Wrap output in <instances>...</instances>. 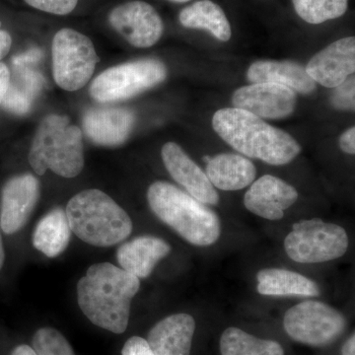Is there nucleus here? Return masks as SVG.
<instances>
[{"instance_id": "obj_1", "label": "nucleus", "mask_w": 355, "mask_h": 355, "mask_svg": "<svg viewBox=\"0 0 355 355\" xmlns=\"http://www.w3.org/2000/svg\"><path fill=\"white\" fill-rule=\"evenodd\" d=\"M139 277L111 263L89 266L77 284V302L91 323L114 334L125 333Z\"/></svg>"}, {"instance_id": "obj_2", "label": "nucleus", "mask_w": 355, "mask_h": 355, "mask_svg": "<svg viewBox=\"0 0 355 355\" xmlns=\"http://www.w3.org/2000/svg\"><path fill=\"white\" fill-rule=\"evenodd\" d=\"M212 128L226 144L243 155L268 164H288L301 153V146L288 132L268 125L244 110H218L212 118Z\"/></svg>"}, {"instance_id": "obj_3", "label": "nucleus", "mask_w": 355, "mask_h": 355, "mask_svg": "<svg viewBox=\"0 0 355 355\" xmlns=\"http://www.w3.org/2000/svg\"><path fill=\"white\" fill-rule=\"evenodd\" d=\"M153 214L187 242L209 247L221 234L219 217L205 203L167 182H155L147 191Z\"/></svg>"}, {"instance_id": "obj_4", "label": "nucleus", "mask_w": 355, "mask_h": 355, "mask_svg": "<svg viewBox=\"0 0 355 355\" xmlns=\"http://www.w3.org/2000/svg\"><path fill=\"white\" fill-rule=\"evenodd\" d=\"M65 214L71 232L92 246H114L132 232L128 212L97 189L80 191L70 198Z\"/></svg>"}, {"instance_id": "obj_5", "label": "nucleus", "mask_w": 355, "mask_h": 355, "mask_svg": "<svg viewBox=\"0 0 355 355\" xmlns=\"http://www.w3.org/2000/svg\"><path fill=\"white\" fill-rule=\"evenodd\" d=\"M32 169L44 175L50 169L58 176H78L84 167L83 132L65 116H46L33 139L29 153Z\"/></svg>"}, {"instance_id": "obj_6", "label": "nucleus", "mask_w": 355, "mask_h": 355, "mask_svg": "<svg viewBox=\"0 0 355 355\" xmlns=\"http://www.w3.org/2000/svg\"><path fill=\"white\" fill-rule=\"evenodd\" d=\"M349 240L342 226L314 218L294 223L284 240V249L299 263H326L342 258Z\"/></svg>"}, {"instance_id": "obj_7", "label": "nucleus", "mask_w": 355, "mask_h": 355, "mask_svg": "<svg viewBox=\"0 0 355 355\" xmlns=\"http://www.w3.org/2000/svg\"><path fill=\"white\" fill-rule=\"evenodd\" d=\"M166 77L167 69L163 62L146 58L105 70L91 83L89 92L98 102L121 101L155 87Z\"/></svg>"}, {"instance_id": "obj_8", "label": "nucleus", "mask_w": 355, "mask_h": 355, "mask_svg": "<svg viewBox=\"0 0 355 355\" xmlns=\"http://www.w3.org/2000/svg\"><path fill=\"white\" fill-rule=\"evenodd\" d=\"M284 328L295 342L324 347L336 342L347 329L340 311L316 300H306L286 311Z\"/></svg>"}, {"instance_id": "obj_9", "label": "nucleus", "mask_w": 355, "mask_h": 355, "mask_svg": "<svg viewBox=\"0 0 355 355\" xmlns=\"http://www.w3.org/2000/svg\"><path fill=\"white\" fill-rule=\"evenodd\" d=\"M51 53L53 78L60 88L67 91L84 87L99 60L91 40L69 28L55 35Z\"/></svg>"}, {"instance_id": "obj_10", "label": "nucleus", "mask_w": 355, "mask_h": 355, "mask_svg": "<svg viewBox=\"0 0 355 355\" xmlns=\"http://www.w3.org/2000/svg\"><path fill=\"white\" fill-rule=\"evenodd\" d=\"M109 22L128 43L141 49L157 43L164 30L163 21L154 7L139 0L116 6L110 13Z\"/></svg>"}, {"instance_id": "obj_11", "label": "nucleus", "mask_w": 355, "mask_h": 355, "mask_svg": "<svg viewBox=\"0 0 355 355\" xmlns=\"http://www.w3.org/2000/svg\"><path fill=\"white\" fill-rule=\"evenodd\" d=\"M232 104L233 108L244 110L263 120H279L293 113L297 95L279 84L252 83L233 93Z\"/></svg>"}, {"instance_id": "obj_12", "label": "nucleus", "mask_w": 355, "mask_h": 355, "mask_svg": "<svg viewBox=\"0 0 355 355\" xmlns=\"http://www.w3.org/2000/svg\"><path fill=\"white\" fill-rule=\"evenodd\" d=\"M40 198L38 180L31 174L9 179L1 191L0 229L13 235L24 227Z\"/></svg>"}, {"instance_id": "obj_13", "label": "nucleus", "mask_w": 355, "mask_h": 355, "mask_svg": "<svg viewBox=\"0 0 355 355\" xmlns=\"http://www.w3.org/2000/svg\"><path fill=\"white\" fill-rule=\"evenodd\" d=\"M308 76L327 88H336L355 71V38L347 37L329 44L311 58Z\"/></svg>"}, {"instance_id": "obj_14", "label": "nucleus", "mask_w": 355, "mask_h": 355, "mask_svg": "<svg viewBox=\"0 0 355 355\" xmlns=\"http://www.w3.org/2000/svg\"><path fill=\"white\" fill-rule=\"evenodd\" d=\"M297 200V190L291 184L272 175H263L245 193L244 205L254 216L275 221L284 218V211Z\"/></svg>"}, {"instance_id": "obj_15", "label": "nucleus", "mask_w": 355, "mask_h": 355, "mask_svg": "<svg viewBox=\"0 0 355 355\" xmlns=\"http://www.w3.org/2000/svg\"><path fill=\"white\" fill-rule=\"evenodd\" d=\"M161 156L167 171L189 195L207 205H216L219 202L218 193L207 174L181 146L175 142H167L162 147Z\"/></svg>"}, {"instance_id": "obj_16", "label": "nucleus", "mask_w": 355, "mask_h": 355, "mask_svg": "<svg viewBox=\"0 0 355 355\" xmlns=\"http://www.w3.org/2000/svg\"><path fill=\"white\" fill-rule=\"evenodd\" d=\"M135 116L125 108H95L83 116V128L89 139L98 146H118L130 137Z\"/></svg>"}, {"instance_id": "obj_17", "label": "nucleus", "mask_w": 355, "mask_h": 355, "mask_svg": "<svg viewBox=\"0 0 355 355\" xmlns=\"http://www.w3.org/2000/svg\"><path fill=\"white\" fill-rule=\"evenodd\" d=\"M195 331L193 317L180 313L158 322L146 340L154 355H191Z\"/></svg>"}, {"instance_id": "obj_18", "label": "nucleus", "mask_w": 355, "mask_h": 355, "mask_svg": "<svg viewBox=\"0 0 355 355\" xmlns=\"http://www.w3.org/2000/svg\"><path fill=\"white\" fill-rule=\"evenodd\" d=\"M171 253L169 243L154 236H140L119 247L116 260L120 268L139 279H146L156 265Z\"/></svg>"}, {"instance_id": "obj_19", "label": "nucleus", "mask_w": 355, "mask_h": 355, "mask_svg": "<svg viewBox=\"0 0 355 355\" xmlns=\"http://www.w3.org/2000/svg\"><path fill=\"white\" fill-rule=\"evenodd\" d=\"M247 78L251 83L279 84L304 95L311 94L317 88V83L308 76L304 67L289 60H259L248 69Z\"/></svg>"}, {"instance_id": "obj_20", "label": "nucleus", "mask_w": 355, "mask_h": 355, "mask_svg": "<svg viewBox=\"0 0 355 355\" xmlns=\"http://www.w3.org/2000/svg\"><path fill=\"white\" fill-rule=\"evenodd\" d=\"M207 178L214 188L221 191H239L253 184L256 166L250 159L234 153H221L209 158Z\"/></svg>"}, {"instance_id": "obj_21", "label": "nucleus", "mask_w": 355, "mask_h": 355, "mask_svg": "<svg viewBox=\"0 0 355 355\" xmlns=\"http://www.w3.org/2000/svg\"><path fill=\"white\" fill-rule=\"evenodd\" d=\"M259 293L266 296L318 297L321 289L316 282L301 273L284 268H263L257 273Z\"/></svg>"}, {"instance_id": "obj_22", "label": "nucleus", "mask_w": 355, "mask_h": 355, "mask_svg": "<svg viewBox=\"0 0 355 355\" xmlns=\"http://www.w3.org/2000/svg\"><path fill=\"white\" fill-rule=\"evenodd\" d=\"M71 229L67 214L55 207L38 222L33 233V246L48 258H55L69 247Z\"/></svg>"}, {"instance_id": "obj_23", "label": "nucleus", "mask_w": 355, "mask_h": 355, "mask_svg": "<svg viewBox=\"0 0 355 355\" xmlns=\"http://www.w3.org/2000/svg\"><path fill=\"white\" fill-rule=\"evenodd\" d=\"M179 21L189 29L205 30L221 42H228L232 36L227 16L216 2L198 0L180 12Z\"/></svg>"}, {"instance_id": "obj_24", "label": "nucleus", "mask_w": 355, "mask_h": 355, "mask_svg": "<svg viewBox=\"0 0 355 355\" xmlns=\"http://www.w3.org/2000/svg\"><path fill=\"white\" fill-rule=\"evenodd\" d=\"M44 83L42 74L30 67H13L2 106L12 114H27L32 108L35 98L41 92Z\"/></svg>"}, {"instance_id": "obj_25", "label": "nucleus", "mask_w": 355, "mask_h": 355, "mask_svg": "<svg viewBox=\"0 0 355 355\" xmlns=\"http://www.w3.org/2000/svg\"><path fill=\"white\" fill-rule=\"evenodd\" d=\"M220 352L221 355H284L280 343L257 338L235 327L222 334Z\"/></svg>"}, {"instance_id": "obj_26", "label": "nucleus", "mask_w": 355, "mask_h": 355, "mask_svg": "<svg viewBox=\"0 0 355 355\" xmlns=\"http://www.w3.org/2000/svg\"><path fill=\"white\" fill-rule=\"evenodd\" d=\"M292 3L299 17L313 25L338 19L349 7V0H292Z\"/></svg>"}, {"instance_id": "obj_27", "label": "nucleus", "mask_w": 355, "mask_h": 355, "mask_svg": "<svg viewBox=\"0 0 355 355\" xmlns=\"http://www.w3.org/2000/svg\"><path fill=\"white\" fill-rule=\"evenodd\" d=\"M33 349L38 355H76L69 340L53 328L39 329L33 336Z\"/></svg>"}, {"instance_id": "obj_28", "label": "nucleus", "mask_w": 355, "mask_h": 355, "mask_svg": "<svg viewBox=\"0 0 355 355\" xmlns=\"http://www.w3.org/2000/svg\"><path fill=\"white\" fill-rule=\"evenodd\" d=\"M30 6L55 14V15H67L76 9L78 0H24Z\"/></svg>"}, {"instance_id": "obj_29", "label": "nucleus", "mask_w": 355, "mask_h": 355, "mask_svg": "<svg viewBox=\"0 0 355 355\" xmlns=\"http://www.w3.org/2000/svg\"><path fill=\"white\" fill-rule=\"evenodd\" d=\"M331 97V104L336 109H354V77L347 78L343 84L335 88Z\"/></svg>"}, {"instance_id": "obj_30", "label": "nucleus", "mask_w": 355, "mask_h": 355, "mask_svg": "<svg viewBox=\"0 0 355 355\" xmlns=\"http://www.w3.org/2000/svg\"><path fill=\"white\" fill-rule=\"evenodd\" d=\"M121 355H154L148 343L140 336L128 338L121 349Z\"/></svg>"}, {"instance_id": "obj_31", "label": "nucleus", "mask_w": 355, "mask_h": 355, "mask_svg": "<svg viewBox=\"0 0 355 355\" xmlns=\"http://www.w3.org/2000/svg\"><path fill=\"white\" fill-rule=\"evenodd\" d=\"M42 57H43V51L40 50V49H31V50L13 57L12 65L15 67H30V65L40 62Z\"/></svg>"}, {"instance_id": "obj_32", "label": "nucleus", "mask_w": 355, "mask_h": 355, "mask_svg": "<svg viewBox=\"0 0 355 355\" xmlns=\"http://www.w3.org/2000/svg\"><path fill=\"white\" fill-rule=\"evenodd\" d=\"M340 149L343 153L354 155L355 153V128H349L342 133L338 139Z\"/></svg>"}, {"instance_id": "obj_33", "label": "nucleus", "mask_w": 355, "mask_h": 355, "mask_svg": "<svg viewBox=\"0 0 355 355\" xmlns=\"http://www.w3.org/2000/svg\"><path fill=\"white\" fill-rule=\"evenodd\" d=\"M9 80H10V71L6 64L0 62V106L3 102L4 96L8 89Z\"/></svg>"}, {"instance_id": "obj_34", "label": "nucleus", "mask_w": 355, "mask_h": 355, "mask_svg": "<svg viewBox=\"0 0 355 355\" xmlns=\"http://www.w3.org/2000/svg\"><path fill=\"white\" fill-rule=\"evenodd\" d=\"M12 44V39L10 35L4 30H1V22H0V60L9 53Z\"/></svg>"}, {"instance_id": "obj_35", "label": "nucleus", "mask_w": 355, "mask_h": 355, "mask_svg": "<svg viewBox=\"0 0 355 355\" xmlns=\"http://www.w3.org/2000/svg\"><path fill=\"white\" fill-rule=\"evenodd\" d=\"M342 355H355V335L352 336L343 345Z\"/></svg>"}, {"instance_id": "obj_36", "label": "nucleus", "mask_w": 355, "mask_h": 355, "mask_svg": "<svg viewBox=\"0 0 355 355\" xmlns=\"http://www.w3.org/2000/svg\"><path fill=\"white\" fill-rule=\"evenodd\" d=\"M10 355H38L33 347L27 345H20L12 350Z\"/></svg>"}, {"instance_id": "obj_37", "label": "nucleus", "mask_w": 355, "mask_h": 355, "mask_svg": "<svg viewBox=\"0 0 355 355\" xmlns=\"http://www.w3.org/2000/svg\"><path fill=\"white\" fill-rule=\"evenodd\" d=\"M6 261V251H4L3 241H2L1 233H0V270Z\"/></svg>"}, {"instance_id": "obj_38", "label": "nucleus", "mask_w": 355, "mask_h": 355, "mask_svg": "<svg viewBox=\"0 0 355 355\" xmlns=\"http://www.w3.org/2000/svg\"><path fill=\"white\" fill-rule=\"evenodd\" d=\"M168 1L176 2V3H184V2L191 1V0H168Z\"/></svg>"}]
</instances>
